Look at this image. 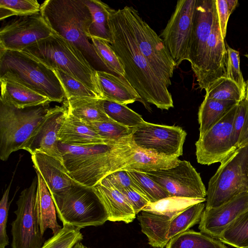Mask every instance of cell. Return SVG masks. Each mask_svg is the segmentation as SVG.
Masks as SVG:
<instances>
[{"mask_svg": "<svg viewBox=\"0 0 248 248\" xmlns=\"http://www.w3.org/2000/svg\"><path fill=\"white\" fill-rule=\"evenodd\" d=\"M227 53L216 8L211 32L206 47L202 79L199 88L207 89L218 79L225 77Z\"/></svg>", "mask_w": 248, "mask_h": 248, "instance_id": "d6986e66", "label": "cell"}, {"mask_svg": "<svg viewBox=\"0 0 248 248\" xmlns=\"http://www.w3.org/2000/svg\"><path fill=\"white\" fill-rule=\"evenodd\" d=\"M142 232L147 237L148 243L156 248H164L169 241L167 235L171 218L141 211L137 215Z\"/></svg>", "mask_w": 248, "mask_h": 248, "instance_id": "484cf974", "label": "cell"}, {"mask_svg": "<svg viewBox=\"0 0 248 248\" xmlns=\"http://www.w3.org/2000/svg\"><path fill=\"white\" fill-rule=\"evenodd\" d=\"M96 74L105 100L125 105L142 101L124 77L102 71Z\"/></svg>", "mask_w": 248, "mask_h": 248, "instance_id": "603a6c76", "label": "cell"}, {"mask_svg": "<svg viewBox=\"0 0 248 248\" xmlns=\"http://www.w3.org/2000/svg\"><path fill=\"white\" fill-rule=\"evenodd\" d=\"M49 104L17 108L0 100V158L6 161L14 152L22 149L44 119Z\"/></svg>", "mask_w": 248, "mask_h": 248, "instance_id": "8992f818", "label": "cell"}, {"mask_svg": "<svg viewBox=\"0 0 248 248\" xmlns=\"http://www.w3.org/2000/svg\"><path fill=\"white\" fill-rule=\"evenodd\" d=\"M124 139L88 146L69 145L60 142L58 145L63 164L72 177L82 186L91 189L112 173Z\"/></svg>", "mask_w": 248, "mask_h": 248, "instance_id": "277c9868", "label": "cell"}, {"mask_svg": "<svg viewBox=\"0 0 248 248\" xmlns=\"http://www.w3.org/2000/svg\"><path fill=\"white\" fill-rule=\"evenodd\" d=\"M91 190L105 207L108 221L129 223L135 218L136 214L130 204L107 178L103 179Z\"/></svg>", "mask_w": 248, "mask_h": 248, "instance_id": "44dd1931", "label": "cell"}, {"mask_svg": "<svg viewBox=\"0 0 248 248\" xmlns=\"http://www.w3.org/2000/svg\"><path fill=\"white\" fill-rule=\"evenodd\" d=\"M197 0H179L160 37L176 67L189 61L193 17Z\"/></svg>", "mask_w": 248, "mask_h": 248, "instance_id": "7c38bea8", "label": "cell"}, {"mask_svg": "<svg viewBox=\"0 0 248 248\" xmlns=\"http://www.w3.org/2000/svg\"><path fill=\"white\" fill-rule=\"evenodd\" d=\"M59 142L65 145L88 146L107 144L111 141L99 136L85 121L67 113L62 124Z\"/></svg>", "mask_w": 248, "mask_h": 248, "instance_id": "7402d4cb", "label": "cell"}, {"mask_svg": "<svg viewBox=\"0 0 248 248\" xmlns=\"http://www.w3.org/2000/svg\"><path fill=\"white\" fill-rule=\"evenodd\" d=\"M37 184L36 176L16 201V218L11 224L12 248H40L45 242L35 211Z\"/></svg>", "mask_w": 248, "mask_h": 248, "instance_id": "30bf717a", "label": "cell"}, {"mask_svg": "<svg viewBox=\"0 0 248 248\" xmlns=\"http://www.w3.org/2000/svg\"><path fill=\"white\" fill-rule=\"evenodd\" d=\"M166 248H228L219 239L188 230L170 239Z\"/></svg>", "mask_w": 248, "mask_h": 248, "instance_id": "f546056e", "label": "cell"}, {"mask_svg": "<svg viewBox=\"0 0 248 248\" xmlns=\"http://www.w3.org/2000/svg\"><path fill=\"white\" fill-rule=\"evenodd\" d=\"M51 195L63 225L68 224L81 229L101 226L108 220L105 207L91 189L75 186Z\"/></svg>", "mask_w": 248, "mask_h": 248, "instance_id": "ba28073f", "label": "cell"}, {"mask_svg": "<svg viewBox=\"0 0 248 248\" xmlns=\"http://www.w3.org/2000/svg\"><path fill=\"white\" fill-rule=\"evenodd\" d=\"M52 33L41 12L16 16L0 28V48L22 51Z\"/></svg>", "mask_w": 248, "mask_h": 248, "instance_id": "4fadbf2b", "label": "cell"}, {"mask_svg": "<svg viewBox=\"0 0 248 248\" xmlns=\"http://www.w3.org/2000/svg\"><path fill=\"white\" fill-rule=\"evenodd\" d=\"M99 136L111 141H118L130 136L133 128L122 125L114 121L88 122Z\"/></svg>", "mask_w": 248, "mask_h": 248, "instance_id": "b9f144b4", "label": "cell"}, {"mask_svg": "<svg viewBox=\"0 0 248 248\" xmlns=\"http://www.w3.org/2000/svg\"><path fill=\"white\" fill-rule=\"evenodd\" d=\"M31 158L35 170L43 178L51 195L64 192L73 186H81L72 177L63 163L55 157L36 152L31 155Z\"/></svg>", "mask_w": 248, "mask_h": 248, "instance_id": "ffe728a7", "label": "cell"}, {"mask_svg": "<svg viewBox=\"0 0 248 248\" xmlns=\"http://www.w3.org/2000/svg\"><path fill=\"white\" fill-rule=\"evenodd\" d=\"M14 173L8 187L4 191L0 202V248H5L9 245V238L6 232L8 211L10 203L8 202L10 189Z\"/></svg>", "mask_w": 248, "mask_h": 248, "instance_id": "ee69618b", "label": "cell"}, {"mask_svg": "<svg viewBox=\"0 0 248 248\" xmlns=\"http://www.w3.org/2000/svg\"><path fill=\"white\" fill-rule=\"evenodd\" d=\"M248 136V101L244 99L238 104L232 128V139L235 150Z\"/></svg>", "mask_w": 248, "mask_h": 248, "instance_id": "60d3db41", "label": "cell"}, {"mask_svg": "<svg viewBox=\"0 0 248 248\" xmlns=\"http://www.w3.org/2000/svg\"><path fill=\"white\" fill-rule=\"evenodd\" d=\"M72 248H90L83 244L81 241H78Z\"/></svg>", "mask_w": 248, "mask_h": 248, "instance_id": "681fc988", "label": "cell"}, {"mask_svg": "<svg viewBox=\"0 0 248 248\" xmlns=\"http://www.w3.org/2000/svg\"><path fill=\"white\" fill-rule=\"evenodd\" d=\"M110 45L124 70V78L142 101L161 109L173 107L167 84L140 52L123 9H112L108 17Z\"/></svg>", "mask_w": 248, "mask_h": 248, "instance_id": "6da1fadb", "label": "cell"}, {"mask_svg": "<svg viewBox=\"0 0 248 248\" xmlns=\"http://www.w3.org/2000/svg\"><path fill=\"white\" fill-rule=\"evenodd\" d=\"M126 170L134 184V188L150 203L170 196L164 189L144 172L136 170Z\"/></svg>", "mask_w": 248, "mask_h": 248, "instance_id": "836d02e7", "label": "cell"}, {"mask_svg": "<svg viewBox=\"0 0 248 248\" xmlns=\"http://www.w3.org/2000/svg\"><path fill=\"white\" fill-rule=\"evenodd\" d=\"M216 0H197L192 30L189 62L198 82L201 83L207 43L211 32Z\"/></svg>", "mask_w": 248, "mask_h": 248, "instance_id": "2e32d148", "label": "cell"}, {"mask_svg": "<svg viewBox=\"0 0 248 248\" xmlns=\"http://www.w3.org/2000/svg\"><path fill=\"white\" fill-rule=\"evenodd\" d=\"M205 92V97L219 101L239 103L246 98L238 85L225 77L218 79Z\"/></svg>", "mask_w": 248, "mask_h": 248, "instance_id": "e575fe53", "label": "cell"}, {"mask_svg": "<svg viewBox=\"0 0 248 248\" xmlns=\"http://www.w3.org/2000/svg\"><path fill=\"white\" fill-rule=\"evenodd\" d=\"M65 93L66 100L71 97L95 98L102 99L94 91L82 82L58 69H53Z\"/></svg>", "mask_w": 248, "mask_h": 248, "instance_id": "f35d334b", "label": "cell"}, {"mask_svg": "<svg viewBox=\"0 0 248 248\" xmlns=\"http://www.w3.org/2000/svg\"><path fill=\"white\" fill-rule=\"evenodd\" d=\"M238 104L205 134L199 136L195 143L196 155L199 163L210 165L220 163L235 150L232 145V134Z\"/></svg>", "mask_w": 248, "mask_h": 248, "instance_id": "9a60e30c", "label": "cell"}, {"mask_svg": "<svg viewBox=\"0 0 248 248\" xmlns=\"http://www.w3.org/2000/svg\"><path fill=\"white\" fill-rule=\"evenodd\" d=\"M41 13L53 32L78 49L94 70L111 73L91 41L92 17L84 0H46Z\"/></svg>", "mask_w": 248, "mask_h": 248, "instance_id": "7a4b0ae2", "label": "cell"}, {"mask_svg": "<svg viewBox=\"0 0 248 248\" xmlns=\"http://www.w3.org/2000/svg\"><path fill=\"white\" fill-rule=\"evenodd\" d=\"M248 144V136L247 138L241 143L240 145V147L245 146L246 145ZM239 147V148H240Z\"/></svg>", "mask_w": 248, "mask_h": 248, "instance_id": "816d5d0a", "label": "cell"}, {"mask_svg": "<svg viewBox=\"0 0 248 248\" xmlns=\"http://www.w3.org/2000/svg\"><path fill=\"white\" fill-rule=\"evenodd\" d=\"M41 6L36 0H0V20L40 12Z\"/></svg>", "mask_w": 248, "mask_h": 248, "instance_id": "74e56055", "label": "cell"}, {"mask_svg": "<svg viewBox=\"0 0 248 248\" xmlns=\"http://www.w3.org/2000/svg\"><path fill=\"white\" fill-rule=\"evenodd\" d=\"M239 103L222 101L204 96L198 111L200 136L217 123L227 112Z\"/></svg>", "mask_w": 248, "mask_h": 248, "instance_id": "83f0119b", "label": "cell"}, {"mask_svg": "<svg viewBox=\"0 0 248 248\" xmlns=\"http://www.w3.org/2000/svg\"><path fill=\"white\" fill-rule=\"evenodd\" d=\"M218 239L236 248H248V210L229 225Z\"/></svg>", "mask_w": 248, "mask_h": 248, "instance_id": "d6a6232c", "label": "cell"}, {"mask_svg": "<svg viewBox=\"0 0 248 248\" xmlns=\"http://www.w3.org/2000/svg\"><path fill=\"white\" fill-rule=\"evenodd\" d=\"M0 79L19 83L51 102L61 103L65 98L54 70L23 51L0 48Z\"/></svg>", "mask_w": 248, "mask_h": 248, "instance_id": "5b68a950", "label": "cell"}, {"mask_svg": "<svg viewBox=\"0 0 248 248\" xmlns=\"http://www.w3.org/2000/svg\"><path fill=\"white\" fill-rule=\"evenodd\" d=\"M216 5L221 33L225 40L228 22L231 14L229 10L227 0H216Z\"/></svg>", "mask_w": 248, "mask_h": 248, "instance_id": "7dc6e473", "label": "cell"}, {"mask_svg": "<svg viewBox=\"0 0 248 248\" xmlns=\"http://www.w3.org/2000/svg\"><path fill=\"white\" fill-rule=\"evenodd\" d=\"M205 201L206 198L169 196L155 202L149 203L142 211L166 216L172 219L188 207Z\"/></svg>", "mask_w": 248, "mask_h": 248, "instance_id": "4dcf8cb0", "label": "cell"}, {"mask_svg": "<svg viewBox=\"0 0 248 248\" xmlns=\"http://www.w3.org/2000/svg\"><path fill=\"white\" fill-rule=\"evenodd\" d=\"M220 163L208 182L205 209L217 207L248 192V144L235 150Z\"/></svg>", "mask_w": 248, "mask_h": 248, "instance_id": "52a82bcc", "label": "cell"}, {"mask_svg": "<svg viewBox=\"0 0 248 248\" xmlns=\"http://www.w3.org/2000/svg\"><path fill=\"white\" fill-rule=\"evenodd\" d=\"M186 136L181 127L147 122L133 128L131 135L135 146L140 150L155 155L178 157L183 154Z\"/></svg>", "mask_w": 248, "mask_h": 248, "instance_id": "8fae6325", "label": "cell"}, {"mask_svg": "<svg viewBox=\"0 0 248 248\" xmlns=\"http://www.w3.org/2000/svg\"><path fill=\"white\" fill-rule=\"evenodd\" d=\"M205 204L199 202L193 204L171 219L167 237L170 240L199 223Z\"/></svg>", "mask_w": 248, "mask_h": 248, "instance_id": "1f68e13d", "label": "cell"}, {"mask_svg": "<svg viewBox=\"0 0 248 248\" xmlns=\"http://www.w3.org/2000/svg\"><path fill=\"white\" fill-rule=\"evenodd\" d=\"M227 1L229 10L230 13L232 14L238 5V1L237 0H227Z\"/></svg>", "mask_w": 248, "mask_h": 248, "instance_id": "c3c4849f", "label": "cell"}, {"mask_svg": "<svg viewBox=\"0 0 248 248\" xmlns=\"http://www.w3.org/2000/svg\"><path fill=\"white\" fill-rule=\"evenodd\" d=\"M248 210V192H245L217 207L204 209L199 229L200 232L218 239L229 225Z\"/></svg>", "mask_w": 248, "mask_h": 248, "instance_id": "ac0fdd59", "label": "cell"}, {"mask_svg": "<svg viewBox=\"0 0 248 248\" xmlns=\"http://www.w3.org/2000/svg\"><path fill=\"white\" fill-rule=\"evenodd\" d=\"M138 46L157 75L169 87L176 67L162 39L132 6L123 8Z\"/></svg>", "mask_w": 248, "mask_h": 248, "instance_id": "9c48e42d", "label": "cell"}, {"mask_svg": "<svg viewBox=\"0 0 248 248\" xmlns=\"http://www.w3.org/2000/svg\"><path fill=\"white\" fill-rule=\"evenodd\" d=\"M138 215L150 203L133 187H129L120 191Z\"/></svg>", "mask_w": 248, "mask_h": 248, "instance_id": "f6af8a7d", "label": "cell"}, {"mask_svg": "<svg viewBox=\"0 0 248 248\" xmlns=\"http://www.w3.org/2000/svg\"><path fill=\"white\" fill-rule=\"evenodd\" d=\"M103 99L87 97H71L65 105L69 112L88 122L113 121L106 113Z\"/></svg>", "mask_w": 248, "mask_h": 248, "instance_id": "4316f807", "label": "cell"}, {"mask_svg": "<svg viewBox=\"0 0 248 248\" xmlns=\"http://www.w3.org/2000/svg\"><path fill=\"white\" fill-rule=\"evenodd\" d=\"M245 57H246L248 59V54H246L245 55ZM247 88H246V98L245 99L248 101V79L247 81Z\"/></svg>", "mask_w": 248, "mask_h": 248, "instance_id": "f907efd6", "label": "cell"}, {"mask_svg": "<svg viewBox=\"0 0 248 248\" xmlns=\"http://www.w3.org/2000/svg\"><path fill=\"white\" fill-rule=\"evenodd\" d=\"M103 107L111 119L125 126L134 128L146 123L140 115L126 105L103 100Z\"/></svg>", "mask_w": 248, "mask_h": 248, "instance_id": "d590c367", "label": "cell"}, {"mask_svg": "<svg viewBox=\"0 0 248 248\" xmlns=\"http://www.w3.org/2000/svg\"><path fill=\"white\" fill-rule=\"evenodd\" d=\"M0 100L17 108H24L49 104V99L19 83L0 79Z\"/></svg>", "mask_w": 248, "mask_h": 248, "instance_id": "d4e9b609", "label": "cell"}, {"mask_svg": "<svg viewBox=\"0 0 248 248\" xmlns=\"http://www.w3.org/2000/svg\"><path fill=\"white\" fill-rule=\"evenodd\" d=\"M80 230L68 224H63L62 229L45 241L40 248H72L83 239Z\"/></svg>", "mask_w": 248, "mask_h": 248, "instance_id": "8d00e7d4", "label": "cell"}, {"mask_svg": "<svg viewBox=\"0 0 248 248\" xmlns=\"http://www.w3.org/2000/svg\"><path fill=\"white\" fill-rule=\"evenodd\" d=\"M22 51L53 69L69 74L105 100L96 71L78 49L59 35L53 32L50 36L31 45Z\"/></svg>", "mask_w": 248, "mask_h": 248, "instance_id": "3957f363", "label": "cell"}, {"mask_svg": "<svg viewBox=\"0 0 248 248\" xmlns=\"http://www.w3.org/2000/svg\"><path fill=\"white\" fill-rule=\"evenodd\" d=\"M170 196L206 198L207 190L200 174L189 161L180 160L175 167L155 171H145Z\"/></svg>", "mask_w": 248, "mask_h": 248, "instance_id": "5bb4252c", "label": "cell"}, {"mask_svg": "<svg viewBox=\"0 0 248 248\" xmlns=\"http://www.w3.org/2000/svg\"><path fill=\"white\" fill-rule=\"evenodd\" d=\"M67 113L66 106L50 108L47 115L22 149L31 155L36 152L52 156L63 162L59 148L60 130Z\"/></svg>", "mask_w": 248, "mask_h": 248, "instance_id": "e0dca14e", "label": "cell"}, {"mask_svg": "<svg viewBox=\"0 0 248 248\" xmlns=\"http://www.w3.org/2000/svg\"></svg>", "mask_w": 248, "mask_h": 248, "instance_id": "f5cc1de1", "label": "cell"}, {"mask_svg": "<svg viewBox=\"0 0 248 248\" xmlns=\"http://www.w3.org/2000/svg\"><path fill=\"white\" fill-rule=\"evenodd\" d=\"M91 41L96 51L110 72L124 77V67L110 44L106 40L95 37L91 38Z\"/></svg>", "mask_w": 248, "mask_h": 248, "instance_id": "ab89813d", "label": "cell"}, {"mask_svg": "<svg viewBox=\"0 0 248 248\" xmlns=\"http://www.w3.org/2000/svg\"><path fill=\"white\" fill-rule=\"evenodd\" d=\"M91 15L92 22L89 32L90 38L103 39L110 43L108 17L112 10L108 5L99 0H84Z\"/></svg>", "mask_w": 248, "mask_h": 248, "instance_id": "f1b7e54d", "label": "cell"}, {"mask_svg": "<svg viewBox=\"0 0 248 248\" xmlns=\"http://www.w3.org/2000/svg\"><path fill=\"white\" fill-rule=\"evenodd\" d=\"M36 172L38 184L35 211L40 230L44 234L47 229H50L52 233L55 234L62 227L57 222L56 207L51 194L41 175Z\"/></svg>", "mask_w": 248, "mask_h": 248, "instance_id": "cb8c5ba5", "label": "cell"}, {"mask_svg": "<svg viewBox=\"0 0 248 248\" xmlns=\"http://www.w3.org/2000/svg\"><path fill=\"white\" fill-rule=\"evenodd\" d=\"M112 185L121 191L129 187H133L134 184L126 170H120L112 172L106 177Z\"/></svg>", "mask_w": 248, "mask_h": 248, "instance_id": "bcb514c9", "label": "cell"}, {"mask_svg": "<svg viewBox=\"0 0 248 248\" xmlns=\"http://www.w3.org/2000/svg\"><path fill=\"white\" fill-rule=\"evenodd\" d=\"M227 57L225 78L236 83L244 93H246L247 83L244 80L240 67L239 52L226 45Z\"/></svg>", "mask_w": 248, "mask_h": 248, "instance_id": "7bdbcfd3", "label": "cell"}]
</instances>
